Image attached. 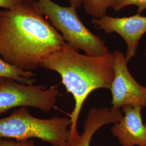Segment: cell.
<instances>
[{
  "mask_svg": "<svg viewBox=\"0 0 146 146\" xmlns=\"http://www.w3.org/2000/svg\"><path fill=\"white\" fill-rule=\"evenodd\" d=\"M65 43L31 0L12 9L0 10V56L16 67L36 70Z\"/></svg>",
  "mask_w": 146,
  "mask_h": 146,
  "instance_id": "obj_1",
  "label": "cell"
},
{
  "mask_svg": "<svg viewBox=\"0 0 146 146\" xmlns=\"http://www.w3.org/2000/svg\"><path fill=\"white\" fill-rule=\"evenodd\" d=\"M40 67L58 73L62 84L73 96L74 107L70 115L69 141L80 134L78 122L84 102L95 90L110 89L114 76V53L102 56L82 54L66 42L57 51L44 58Z\"/></svg>",
  "mask_w": 146,
  "mask_h": 146,
  "instance_id": "obj_2",
  "label": "cell"
},
{
  "mask_svg": "<svg viewBox=\"0 0 146 146\" xmlns=\"http://www.w3.org/2000/svg\"><path fill=\"white\" fill-rule=\"evenodd\" d=\"M70 125V118L40 119L31 115L28 107H19L9 116L0 118V137L16 140L35 138L52 146H67Z\"/></svg>",
  "mask_w": 146,
  "mask_h": 146,
  "instance_id": "obj_3",
  "label": "cell"
},
{
  "mask_svg": "<svg viewBox=\"0 0 146 146\" xmlns=\"http://www.w3.org/2000/svg\"><path fill=\"white\" fill-rule=\"evenodd\" d=\"M31 2L60 33L66 42L91 56H102L110 53L104 40L86 27L75 8L58 5L52 0Z\"/></svg>",
  "mask_w": 146,
  "mask_h": 146,
  "instance_id": "obj_4",
  "label": "cell"
},
{
  "mask_svg": "<svg viewBox=\"0 0 146 146\" xmlns=\"http://www.w3.org/2000/svg\"><path fill=\"white\" fill-rule=\"evenodd\" d=\"M58 95L55 87L28 85L6 79L0 84V116L11 109L23 107L48 112L55 107Z\"/></svg>",
  "mask_w": 146,
  "mask_h": 146,
  "instance_id": "obj_5",
  "label": "cell"
},
{
  "mask_svg": "<svg viewBox=\"0 0 146 146\" xmlns=\"http://www.w3.org/2000/svg\"><path fill=\"white\" fill-rule=\"evenodd\" d=\"M114 53V76L110 88L112 108L125 106L146 107V87L139 84L130 73L125 55L119 50Z\"/></svg>",
  "mask_w": 146,
  "mask_h": 146,
  "instance_id": "obj_6",
  "label": "cell"
},
{
  "mask_svg": "<svg viewBox=\"0 0 146 146\" xmlns=\"http://www.w3.org/2000/svg\"><path fill=\"white\" fill-rule=\"evenodd\" d=\"M92 23L106 34L116 33L124 40L127 44L125 58L127 62L135 57L139 41L146 33V16L138 14L123 17L106 15L93 19Z\"/></svg>",
  "mask_w": 146,
  "mask_h": 146,
  "instance_id": "obj_7",
  "label": "cell"
},
{
  "mask_svg": "<svg viewBox=\"0 0 146 146\" xmlns=\"http://www.w3.org/2000/svg\"><path fill=\"white\" fill-rule=\"evenodd\" d=\"M123 117L111 131L121 146H146V126L143 123L140 107L125 106Z\"/></svg>",
  "mask_w": 146,
  "mask_h": 146,
  "instance_id": "obj_8",
  "label": "cell"
},
{
  "mask_svg": "<svg viewBox=\"0 0 146 146\" xmlns=\"http://www.w3.org/2000/svg\"><path fill=\"white\" fill-rule=\"evenodd\" d=\"M123 117L121 110L113 108H93L90 109L84 122L82 134L71 141L67 146H90V142L95 133L103 126L116 123Z\"/></svg>",
  "mask_w": 146,
  "mask_h": 146,
  "instance_id": "obj_9",
  "label": "cell"
},
{
  "mask_svg": "<svg viewBox=\"0 0 146 146\" xmlns=\"http://www.w3.org/2000/svg\"><path fill=\"white\" fill-rule=\"evenodd\" d=\"M33 72L25 71L0 58V78L14 80L21 84L33 85L36 82Z\"/></svg>",
  "mask_w": 146,
  "mask_h": 146,
  "instance_id": "obj_10",
  "label": "cell"
},
{
  "mask_svg": "<svg viewBox=\"0 0 146 146\" xmlns=\"http://www.w3.org/2000/svg\"><path fill=\"white\" fill-rule=\"evenodd\" d=\"M117 0H82L86 13L93 17L100 19L106 15L109 8L114 9Z\"/></svg>",
  "mask_w": 146,
  "mask_h": 146,
  "instance_id": "obj_11",
  "label": "cell"
},
{
  "mask_svg": "<svg viewBox=\"0 0 146 146\" xmlns=\"http://www.w3.org/2000/svg\"><path fill=\"white\" fill-rule=\"evenodd\" d=\"M136 5L137 14H140L146 10V0H117L114 11H118L129 5Z\"/></svg>",
  "mask_w": 146,
  "mask_h": 146,
  "instance_id": "obj_12",
  "label": "cell"
},
{
  "mask_svg": "<svg viewBox=\"0 0 146 146\" xmlns=\"http://www.w3.org/2000/svg\"><path fill=\"white\" fill-rule=\"evenodd\" d=\"M0 146H35L33 140H13L0 137Z\"/></svg>",
  "mask_w": 146,
  "mask_h": 146,
  "instance_id": "obj_13",
  "label": "cell"
},
{
  "mask_svg": "<svg viewBox=\"0 0 146 146\" xmlns=\"http://www.w3.org/2000/svg\"><path fill=\"white\" fill-rule=\"evenodd\" d=\"M30 0H0V8L12 9L22 5Z\"/></svg>",
  "mask_w": 146,
  "mask_h": 146,
  "instance_id": "obj_14",
  "label": "cell"
},
{
  "mask_svg": "<svg viewBox=\"0 0 146 146\" xmlns=\"http://www.w3.org/2000/svg\"><path fill=\"white\" fill-rule=\"evenodd\" d=\"M70 6L78 9L82 4V0H68Z\"/></svg>",
  "mask_w": 146,
  "mask_h": 146,
  "instance_id": "obj_15",
  "label": "cell"
},
{
  "mask_svg": "<svg viewBox=\"0 0 146 146\" xmlns=\"http://www.w3.org/2000/svg\"><path fill=\"white\" fill-rule=\"evenodd\" d=\"M5 80H6V79H5V78H0V84H1V83H2V82H3L5 81Z\"/></svg>",
  "mask_w": 146,
  "mask_h": 146,
  "instance_id": "obj_16",
  "label": "cell"
},
{
  "mask_svg": "<svg viewBox=\"0 0 146 146\" xmlns=\"http://www.w3.org/2000/svg\"><path fill=\"white\" fill-rule=\"evenodd\" d=\"M145 125H146V123H145Z\"/></svg>",
  "mask_w": 146,
  "mask_h": 146,
  "instance_id": "obj_17",
  "label": "cell"
},
{
  "mask_svg": "<svg viewBox=\"0 0 146 146\" xmlns=\"http://www.w3.org/2000/svg\"><path fill=\"white\" fill-rule=\"evenodd\" d=\"M145 55H146V54H145Z\"/></svg>",
  "mask_w": 146,
  "mask_h": 146,
  "instance_id": "obj_18",
  "label": "cell"
}]
</instances>
